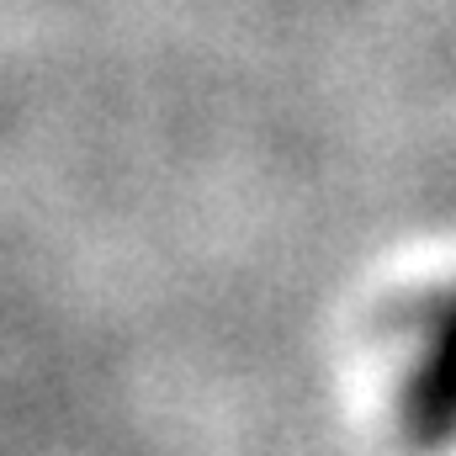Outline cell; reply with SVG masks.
<instances>
[{
	"instance_id": "obj_1",
	"label": "cell",
	"mask_w": 456,
	"mask_h": 456,
	"mask_svg": "<svg viewBox=\"0 0 456 456\" xmlns=\"http://www.w3.org/2000/svg\"><path fill=\"white\" fill-rule=\"evenodd\" d=\"M403 425H409V441L414 446H430V452H441V446L456 441V297L441 308L430 355L409 377Z\"/></svg>"
}]
</instances>
